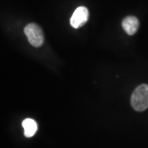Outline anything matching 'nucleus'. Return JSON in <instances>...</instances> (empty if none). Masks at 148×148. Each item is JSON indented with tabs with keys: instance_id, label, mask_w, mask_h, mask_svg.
Returning <instances> with one entry per match:
<instances>
[{
	"instance_id": "1",
	"label": "nucleus",
	"mask_w": 148,
	"mask_h": 148,
	"mask_svg": "<svg viewBox=\"0 0 148 148\" xmlns=\"http://www.w3.org/2000/svg\"><path fill=\"white\" fill-rule=\"evenodd\" d=\"M131 106L137 112L148 108V84H142L133 91L130 99Z\"/></svg>"
},
{
	"instance_id": "2",
	"label": "nucleus",
	"mask_w": 148,
	"mask_h": 148,
	"mask_svg": "<svg viewBox=\"0 0 148 148\" xmlns=\"http://www.w3.org/2000/svg\"><path fill=\"white\" fill-rule=\"evenodd\" d=\"M24 33L27 37L29 42L33 47H39L42 45L45 36L39 25L34 23L27 24L24 28Z\"/></svg>"
},
{
	"instance_id": "5",
	"label": "nucleus",
	"mask_w": 148,
	"mask_h": 148,
	"mask_svg": "<svg viewBox=\"0 0 148 148\" xmlns=\"http://www.w3.org/2000/svg\"><path fill=\"white\" fill-rule=\"evenodd\" d=\"M22 126L24 128V134L26 137H32L37 130L36 121L32 119H25L22 122Z\"/></svg>"
},
{
	"instance_id": "4",
	"label": "nucleus",
	"mask_w": 148,
	"mask_h": 148,
	"mask_svg": "<svg viewBox=\"0 0 148 148\" xmlns=\"http://www.w3.org/2000/svg\"><path fill=\"white\" fill-rule=\"evenodd\" d=\"M122 27L128 35H134L139 28V21L136 16H127L122 21Z\"/></svg>"
},
{
	"instance_id": "3",
	"label": "nucleus",
	"mask_w": 148,
	"mask_h": 148,
	"mask_svg": "<svg viewBox=\"0 0 148 148\" xmlns=\"http://www.w3.org/2000/svg\"><path fill=\"white\" fill-rule=\"evenodd\" d=\"M89 12L85 6H79L74 11L70 18V24L73 28L77 29L82 27L87 22Z\"/></svg>"
}]
</instances>
